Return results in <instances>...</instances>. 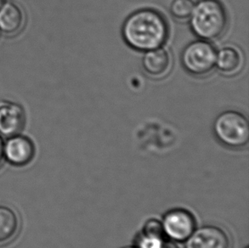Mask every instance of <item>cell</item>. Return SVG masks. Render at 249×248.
<instances>
[{
    "instance_id": "6da1fadb",
    "label": "cell",
    "mask_w": 249,
    "mask_h": 248,
    "mask_svg": "<svg viewBox=\"0 0 249 248\" xmlns=\"http://www.w3.org/2000/svg\"><path fill=\"white\" fill-rule=\"evenodd\" d=\"M125 43L135 51L145 52L162 47L168 36V25L162 14L153 9L136 10L122 27Z\"/></svg>"
},
{
    "instance_id": "7a4b0ae2",
    "label": "cell",
    "mask_w": 249,
    "mask_h": 248,
    "mask_svg": "<svg viewBox=\"0 0 249 248\" xmlns=\"http://www.w3.org/2000/svg\"><path fill=\"white\" fill-rule=\"evenodd\" d=\"M189 19L196 36L209 42L222 37L228 26L226 8L219 0H200Z\"/></svg>"
},
{
    "instance_id": "3957f363",
    "label": "cell",
    "mask_w": 249,
    "mask_h": 248,
    "mask_svg": "<svg viewBox=\"0 0 249 248\" xmlns=\"http://www.w3.org/2000/svg\"><path fill=\"white\" fill-rule=\"evenodd\" d=\"M213 133L221 144L231 149H241L249 141V123L239 111H226L213 123Z\"/></svg>"
},
{
    "instance_id": "277c9868",
    "label": "cell",
    "mask_w": 249,
    "mask_h": 248,
    "mask_svg": "<svg viewBox=\"0 0 249 248\" xmlns=\"http://www.w3.org/2000/svg\"><path fill=\"white\" fill-rule=\"evenodd\" d=\"M215 48L209 41H193L182 51V66L189 74L195 77H204L215 68Z\"/></svg>"
},
{
    "instance_id": "5b68a950",
    "label": "cell",
    "mask_w": 249,
    "mask_h": 248,
    "mask_svg": "<svg viewBox=\"0 0 249 248\" xmlns=\"http://www.w3.org/2000/svg\"><path fill=\"white\" fill-rule=\"evenodd\" d=\"M196 218L191 212L176 208L166 213L162 225L163 232L175 242H185L196 230Z\"/></svg>"
},
{
    "instance_id": "8992f818",
    "label": "cell",
    "mask_w": 249,
    "mask_h": 248,
    "mask_svg": "<svg viewBox=\"0 0 249 248\" xmlns=\"http://www.w3.org/2000/svg\"><path fill=\"white\" fill-rule=\"evenodd\" d=\"M35 157V145L31 139L18 134L3 143V158L10 165L21 168L31 163Z\"/></svg>"
},
{
    "instance_id": "52a82bcc",
    "label": "cell",
    "mask_w": 249,
    "mask_h": 248,
    "mask_svg": "<svg viewBox=\"0 0 249 248\" xmlns=\"http://www.w3.org/2000/svg\"><path fill=\"white\" fill-rule=\"evenodd\" d=\"M26 121L23 107L17 102L0 101V135L9 138L20 134Z\"/></svg>"
},
{
    "instance_id": "ba28073f",
    "label": "cell",
    "mask_w": 249,
    "mask_h": 248,
    "mask_svg": "<svg viewBox=\"0 0 249 248\" xmlns=\"http://www.w3.org/2000/svg\"><path fill=\"white\" fill-rule=\"evenodd\" d=\"M230 238L217 226H204L196 230L186 240L185 248H229Z\"/></svg>"
},
{
    "instance_id": "9c48e42d",
    "label": "cell",
    "mask_w": 249,
    "mask_h": 248,
    "mask_svg": "<svg viewBox=\"0 0 249 248\" xmlns=\"http://www.w3.org/2000/svg\"><path fill=\"white\" fill-rule=\"evenodd\" d=\"M142 66L145 73L149 77L155 79L162 78L171 70V55L162 47L145 51L142 57Z\"/></svg>"
},
{
    "instance_id": "30bf717a",
    "label": "cell",
    "mask_w": 249,
    "mask_h": 248,
    "mask_svg": "<svg viewBox=\"0 0 249 248\" xmlns=\"http://www.w3.org/2000/svg\"><path fill=\"white\" fill-rule=\"evenodd\" d=\"M244 64L243 51L234 45H226L216 53L215 67L225 76H236L243 70Z\"/></svg>"
},
{
    "instance_id": "8fae6325",
    "label": "cell",
    "mask_w": 249,
    "mask_h": 248,
    "mask_svg": "<svg viewBox=\"0 0 249 248\" xmlns=\"http://www.w3.org/2000/svg\"><path fill=\"white\" fill-rule=\"evenodd\" d=\"M25 25V14L18 4L5 2L0 7V32L7 36L19 34Z\"/></svg>"
},
{
    "instance_id": "7c38bea8",
    "label": "cell",
    "mask_w": 249,
    "mask_h": 248,
    "mask_svg": "<svg viewBox=\"0 0 249 248\" xmlns=\"http://www.w3.org/2000/svg\"><path fill=\"white\" fill-rule=\"evenodd\" d=\"M20 229V219L17 212L8 206L0 205V248L14 242Z\"/></svg>"
},
{
    "instance_id": "4fadbf2b",
    "label": "cell",
    "mask_w": 249,
    "mask_h": 248,
    "mask_svg": "<svg viewBox=\"0 0 249 248\" xmlns=\"http://www.w3.org/2000/svg\"><path fill=\"white\" fill-rule=\"evenodd\" d=\"M195 3L193 0H173L169 10L172 17L177 20H187L194 10Z\"/></svg>"
},
{
    "instance_id": "5bb4252c",
    "label": "cell",
    "mask_w": 249,
    "mask_h": 248,
    "mask_svg": "<svg viewBox=\"0 0 249 248\" xmlns=\"http://www.w3.org/2000/svg\"><path fill=\"white\" fill-rule=\"evenodd\" d=\"M161 248H180L178 247L175 242H173L172 240H166L162 243Z\"/></svg>"
},
{
    "instance_id": "9a60e30c",
    "label": "cell",
    "mask_w": 249,
    "mask_h": 248,
    "mask_svg": "<svg viewBox=\"0 0 249 248\" xmlns=\"http://www.w3.org/2000/svg\"><path fill=\"white\" fill-rule=\"evenodd\" d=\"M3 138L2 136L0 135V167H1V165L3 163Z\"/></svg>"
},
{
    "instance_id": "2e32d148",
    "label": "cell",
    "mask_w": 249,
    "mask_h": 248,
    "mask_svg": "<svg viewBox=\"0 0 249 248\" xmlns=\"http://www.w3.org/2000/svg\"><path fill=\"white\" fill-rule=\"evenodd\" d=\"M3 3H4V0H0V7L2 6Z\"/></svg>"
},
{
    "instance_id": "e0dca14e",
    "label": "cell",
    "mask_w": 249,
    "mask_h": 248,
    "mask_svg": "<svg viewBox=\"0 0 249 248\" xmlns=\"http://www.w3.org/2000/svg\"><path fill=\"white\" fill-rule=\"evenodd\" d=\"M136 248V247H126V248Z\"/></svg>"
}]
</instances>
